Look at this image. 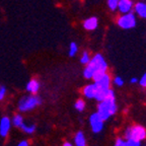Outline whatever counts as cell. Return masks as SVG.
Listing matches in <instances>:
<instances>
[{
  "mask_svg": "<svg viewBox=\"0 0 146 146\" xmlns=\"http://www.w3.org/2000/svg\"><path fill=\"white\" fill-rule=\"evenodd\" d=\"M117 112L116 104V94L113 89H110L109 94L103 100L98 102V114L104 121H107L112 116H114Z\"/></svg>",
  "mask_w": 146,
  "mask_h": 146,
  "instance_id": "cell-1",
  "label": "cell"
},
{
  "mask_svg": "<svg viewBox=\"0 0 146 146\" xmlns=\"http://www.w3.org/2000/svg\"><path fill=\"white\" fill-rule=\"evenodd\" d=\"M96 72H108V63L102 54L98 53L90 58V61L83 69V76L86 79H91Z\"/></svg>",
  "mask_w": 146,
  "mask_h": 146,
  "instance_id": "cell-2",
  "label": "cell"
},
{
  "mask_svg": "<svg viewBox=\"0 0 146 146\" xmlns=\"http://www.w3.org/2000/svg\"><path fill=\"white\" fill-rule=\"evenodd\" d=\"M43 100L38 94H27L18 100L17 110L19 113H29L31 111H34L38 107L42 105Z\"/></svg>",
  "mask_w": 146,
  "mask_h": 146,
  "instance_id": "cell-3",
  "label": "cell"
},
{
  "mask_svg": "<svg viewBox=\"0 0 146 146\" xmlns=\"http://www.w3.org/2000/svg\"><path fill=\"white\" fill-rule=\"evenodd\" d=\"M94 83L96 87V94L94 100L100 102L107 98V96L109 94V91L111 89V76L107 72L100 80L94 82Z\"/></svg>",
  "mask_w": 146,
  "mask_h": 146,
  "instance_id": "cell-4",
  "label": "cell"
},
{
  "mask_svg": "<svg viewBox=\"0 0 146 146\" xmlns=\"http://www.w3.org/2000/svg\"><path fill=\"white\" fill-rule=\"evenodd\" d=\"M126 139H134L138 141H142L146 138V129L143 126L135 125L128 127L125 131Z\"/></svg>",
  "mask_w": 146,
  "mask_h": 146,
  "instance_id": "cell-5",
  "label": "cell"
},
{
  "mask_svg": "<svg viewBox=\"0 0 146 146\" xmlns=\"http://www.w3.org/2000/svg\"><path fill=\"white\" fill-rule=\"evenodd\" d=\"M136 15L132 11L128 13H123L117 21V25L123 30H131L136 27Z\"/></svg>",
  "mask_w": 146,
  "mask_h": 146,
  "instance_id": "cell-6",
  "label": "cell"
},
{
  "mask_svg": "<svg viewBox=\"0 0 146 146\" xmlns=\"http://www.w3.org/2000/svg\"><path fill=\"white\" fill-rule=\"evenodd\" d=\"M104 121L103 119L98 116V113H94L89 117V124H90V128L94 133H100L103 131L104 129Z\"/></svg>",
  "mask_w": 146,
  "mask_h": 146,
  "instance_id": "cell-7",
  "label": "cell"
},
{
  "mask_svg": "<svg viewBox=\"0 0 146 146\" xmlns=\"http://www.w3.org/2000/svg\"><path fill=\"white\" fill-rule=\"evenodd\" d=\"M11 127H12L11 119L7 116L2 117V118L0 119V137L7 138Z\"/></svg>",
  "mask_w": 146,
  "mask_h": 146,
  "instance_id": "cell-8",
  "label": "cell"
},
{
  "mask_svg": "<svg viewBox=\"0 0 146 146\" xmlns=\"http://www.w3.org/2000/svg\"><path fill=\"white\" fill-rule=\"evenodd\" d=\"M133 7H134V2L132 0H119L117 10L123 13H128V12L132 11Z\"/></svg>",
  "mask_w": 146,
  "mask_h": 146,
  "instance_id": "cell-9",
  "label": "cell"
},
{
  "mask_svg": "<svg viewBox=\"0 0 146 146\" xmlns=\"http://www.w3.org/2000/svg\"><path fill=\"white\" fill-rule=\"evenodd\" d=\"M40 88H41V83L36 78H32L31 80H29L25 85V89L31 94H38Z\"/></svg>",
  "mask_w": 146,
  "mask_h": 146,
  "instance_id": "cell-10",
  "label": "cell"
},
{
  "mask_svg": "<svg viewBox=\"0 0 146 146\" xmlns=\"http://www.w3.org/2000/svg\"><path fill=\"white\" fill-rule=\"evenodd\" d=\"M135 11V14L137 16H139L140 18H143V19H146V3L145 2H137L136 4H134V7H133Z\"/></svg>",
  "mask_w": 146,
  "mask_h": 146,
  "instance_id": "cell-11",
  "label": "cell"
},
{
  "mask_svg": "<svg viewBox=\"0 0 146 146\" xmlns=\"http://www.w3.org/2000/svg\"><path fill=\"white\" fill-rule=\"evenodd\" d=\"M98 25V19L96 16H91V17L86 18L83 21V27L86 31H94Z\"/></svg>",
  "mask_w": 146,
  "mask_h": 146,
  "instance_id": "cell-12",
  "label": "cell"
},
{
  "mask_svg": "<svg viewBox=\"0 0 146 146\" xmlns=\"http://www.w3.org/2000/svg\"><path fill=\"white\" fill-rule=\"evenodd\" d=\"M82 94L86 98H94L96 94V87L94 83H91V84L85 85L83 88H82Z\"/></svg>",
  "mask_w": 146,
  "mask_h": 146,
  "instance_id": "cell-13",
  "label": "cell"
},
{
  "mask_svg": "<svg viewBox=\"0 0 146 146\" xmlns=\"http://www.w3.org/2000/svg\"><path fill=\"white\" fill-rule=\"evenodd\" d=\"M25 123V119L23 116L21 115V113H16L12 116L11 118V124L12 126H14L15 128H21V126Z\"/></svg>",
  "mask_w": 146,
  "mask_h": 146,
  "instance_id": "cell-14",
  "label": "cell"
},
{
  "mask_svg": "<svg viewBox=\"0 0 146 146\" xmlns=\"http://www.w3.org/2000/svg\"><path fill=\"white\" fill-rule=\"evenodd\" d=\"M21 131H23V133H25V134H34L35 132H36V124L34 123H31V124H27L25 122V123L23 124V125L21 126V128H19Z\"/></svg>",
  "mask_w": 146,
  "mask_h": 146,
  "instance_id": "cell-15",
  "label": "cell"
},
{
  "mask_svg": "<svg viewBox=\"0 0 146 146\" xmlns=\"http://www.w3.org/2000/svg\"><path fill=\"white\" fill-rule=\"evenodd\" d=\"M74 142L75 145H85L86 144V139H85V135L82 131H78L74 136Z\"/></svg>",
  "mask_w": 146,
  "mask_h": 146,
  "instance_id": "cell-16",
  "label": "cell"
},
{
  "mask_svg": "<svg viewBox=\"0 0 146 146\" xmlns=\"http://www.w3.org/2000/svg\"><path fill=\"white\" fill-rule=\"evenodd\" d=\"M78 52V46L75 42H71L70 45H69V51H68V55L70 57H74Z\"/></svg>",
  "mask_w": 146,
  "mask_h": 146,
  "instance_id": "cell-17",
  "label": "cell"
},
{
  "mask_svg": "<svg viewBox=\"0 0 146 146\" xmlns=\"http://www.w3.org/2000/svg\"><path fill=\"white\" fill-rule=\"evenodd\" d=\"M74 108H75V110H77L78 112H83L84 109H85L84 100H82V98H78V100L75 102V104H74Z\"/></svg>",
  "mask_w": 146,
  "mask_h": 146,
  "instance_id": "cell-18",
  "label": "cell"
},
{
  "mask_svg": "<svg viewBox=\"0 0 146 146\" xmlns=\"http://www.w3.org/2000/svg\"><path fill=\"white\" fill-rule=\"evenodd\" d=\"M90 55L87 51H83L81 55V58H80V63L83 64V65H86L89 61H90Z\"/></svg>",
  "mask_w": 146,
  "mask_h": 146,
  "instance_id": "cell-19",
  "label": "cell"
},
{
  "mask_svg": "<svg viewBox=\"0 0 146 146\" xmlns=\"http://www.w3.org/2000/svg\"><path fill=\"white\" fill-rule=\"evenodd\" d=\"M118 2H119V0H108L107 4H108V7H109L110 10H112V11H115V10H117Z\"/></svg>",
  "mask_w": 146,
  "mask_h": 146,
  "instance_id": "cell-20",
  "label": "cell"
},
{
  "mask_svg": "<svg viewBox=\"0 0 146 146\" xmlns=\"http://www.w3.org/2000/svg\"><path fill=\"white\" fill-rule=\"evenodd\" d=\"M6 94H7V88L4 85L0 84V102H2V100H4Z\"/></svg>",
  "mask_w": 146,
  "mask_h": 146,
  "instance_id": "cell-21",
  "label": "cell"
},
{
  "mask_svg": "<svg viewBox=\"0 0 146 146\" xmlns=\"http://www.w3.org/2000/svg\"><path fill=\"white\" fill-rule=\"evenodd\" d=\"M126 142H127L128 146H141V141H138V140L127 139Z\"/></svg>",
  "mask_w": 146,
  "mask_h": 146,
  "instance_id": "cell-22",
  "label": "cell"
},
{
  "mask_svg": "<svg viewBox=\"0 0 146 146\" xmlns=\"http://www.w3.org/2000/svg\"><path fill=\"white\" fill-rule=\"evenodd\" d=\"M114 83L117 86H122V85L124 84V80L122 79V77H120V76H117V77L114 78Z\"/></svg>",
  "mask_w": 146,
  "mask_h": 146,
  "instance_id": "cell-23",
  "label": "cell"
},
{
  "mask_svg": "<svg viewBox=\"0 0 146 146\" xmlns=\"http://www.w3.org/2000/svg\"><path fill=\"white\" fill-rule=\"evenodd\" d=\"M138 82H139V84L141 85L142 87H146V73H144L143 75H142L141 79H140V81H138Z\"/></svg>",
  "mask_w": 146,
  "mask_h": 146,
  "instance_id": "cell-24",
  "label": "cell"
},
{
  "mask_svg": "<svg viewBox=\"0 0 146 146\" xmlns=\"http://www.w3.org/2000/svg\"><path fill=\"white\" fill-rule=\"evenodd\" d=\"M16 146H30V142H29V140H21V141H19L17 143V145Z\"/></svg>",
  "mask_w": 146,
  "mask_h": 146,
  "instance_id": "cell-25",
  "label": "cell"
},
{
  "mask_svg": "<svg viewBox=\"0 0 146 146\" xmlns=\"http://www.w3.org/2000/svg\"><path fill=\"white\" fill-rule=\"evenodd\" d=\"M124 140L122 139V138H118V139L116 140V142H115V145L114 146H121L122 143H123Z\"/></svg>",
  "mask_w": 146,
  "mask_h": 146,
  "instance_id": "cell-26",
  "label": "cell"
},
{
  "mask_svg": "<svg viewBox=\"0 0 146 146\" xmlns=\"http://www.w3.org/2000/svg\"><path fill=\"white\" fill-rule=\"evenodd\" d=\"M139 81V80L137 79L136 77H133V78H131V80H130V82L131 83H133V84H135V83H137V82Z\"/></svg>",
  "mask_w": 146,
  "mask_h": 146,
  "instance_id": "cell-27",
  "label": "cell"
},
{
  "mask_svg": "<svg viewBox=\"0 0 146 146\" xmlns=\"http://www.w3.org/2000/svg\"><path fill=\"white\" fill-rule=\"evenodd\" d=\"M62 146H74V145H73V144L71 143V142H69V141H65V142H64V143H63V145H62Z\"/></svg>",
  "mask_w": 146,
  "mask_h": 146,
  "instance_id": "cell-28",
  "label": "cell"
},
{
  "mask_svg": "<svg viewBox=\"0 0 146 146\" xmlns=\"http://www.w3.org/2000/svg\"><path fill=\"white\" fill-rule=\"evenodd\" d=\"M121 146H128L127 142H126V141H123V143H122V145H121Z\"/></svg>",
  "mask_w": 146,
  "mask_h": 146,
  "instance_id": "cell-29",
  "label": "cell"
},
{
  "mask_svg": "<svg viewBox=\"0 0 146 146\" xmlns=\"http://www.w3.org/2000/svg\"><path fill=\"white\" fill-rule=\"evenodd\" d=\"M77 146H86V144H85V145H77Z\"/></svg>",
  "mask_w": 146,
  "mask_h": 146,
  "instance_id": "cell-30",
  "label": "cell"
}]
</instances>
